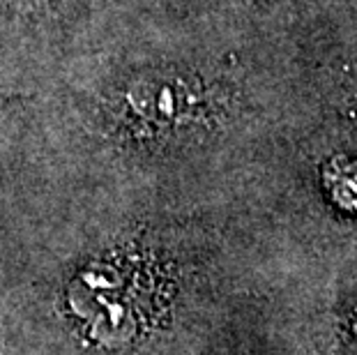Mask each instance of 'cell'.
Returning a JSON list of instances; mask_svg holds the SVG:
<instances>
[{
  "label": "cell",
  "instance_id": "1",
  "mask_svg": "<svg viewBox=\"0 0 357 355\" xmlns=\"http://www.w3.org/2000/svg\"><path fill=\"white\" fill-rule=\"evenodd\" d=\"M162 286L136 263L93 266L70 286V307L86 321L90 335L116 346L139 337L157 314Z\"/></svg>",
  "mask_w": 357,
  "mask_h": 355
},
{
  "label": "cell",
  "instance_id": "2",
  "mask_svg": "<svg viewBox=\"0 0 357 355\" xmlns=\"http://www.w3.org/2000/svg\"><path fill=\"white\" fill-rule=\"evenodd\" d=\"M337 185H346V190H334L337 199H341L346 192H353V208H355L357 206V171L337 173Z\"/></svg>",
  "mask_w": 357,
  "mask_h": 355
}]
</instances>
